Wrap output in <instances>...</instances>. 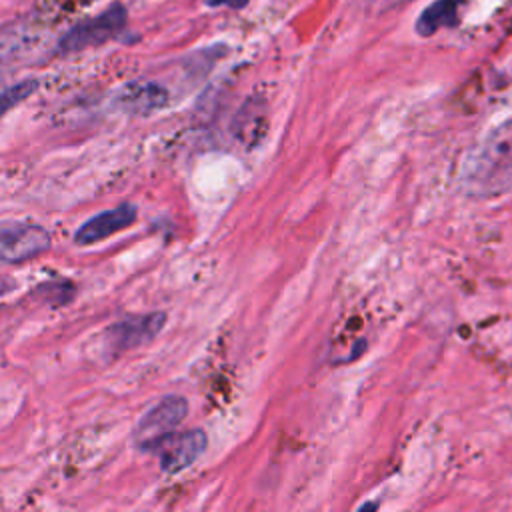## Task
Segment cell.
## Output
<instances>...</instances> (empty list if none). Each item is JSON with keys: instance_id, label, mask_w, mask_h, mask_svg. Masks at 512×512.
<instances>
[{"instance_id": "cell-1", "label": "cell", "mask_w": 512, "mask_h": 512, "mask_svg": "<svg viewBox=\"0 0 512 512\" xmlns=\"http://www.w3.org/2000/svg\"><path fill=\"white\" fill-rule=\"evenodd\" d=\"M126 8L122 4H110L104 12L72 26L58 42L60 54H74L90 46L104 44L118 36L126 26Z\"/></svg>"}, {"instance_id": "cell-2", "label": "cell", "mask_w": 512, "mask_h": 512, "mask_svg": "<svg viewBox=\"0 0 512 512\" xmlns=\"http://www.w3.org/2000/svg\"><path fill=\"white\" fill-rule=\"evenodd\" d=\"M188 402L182 396H166L142 414L134 428V444L140 450H154L184 422Z\"/></svg>"}, {"instance_id": "cell-3", "label": "cell", "mask_w": 512, "mask_h": 512, "mask_svg": "<svg viewBox=\"0 0 512 512\" xmlns=\"http://www.w3.org/2000/svg\"><path fill=\"white\" fill-rule=\"evenodd\" d=\"M50 248V234L28 222H0V264H16Z\"/></svg>"}, {"instance_id": "cell-4", "label": "cell", "mask_w": 512, "mask_h": 512, "mask_svg": "<svg viewBox=\"0 0 512 512\" xmlns=\"http://www.w3.org/2000/svg\"><path fill=\"white\" fill-rule=\"evenodd\" d=\"M166 324L164 312H148L138 316L122 318L120 322L112 324L106 332V342L114 352L132 350L150 342Z\"/></svg>"}, {"instance_id": "cell-5", "label": "cell", "mask_w": 512, "mask_h": 512, "mask_svg": "<svg viewBox=\"0 0 512 512\" xmlns=\"http://www.w3.org/2000/svg\"><path fill=\"white\" fill-rule=\"evenodd\" d=\"M206 448V434L202 430H188L182 434H170L154 450L160 456L164 472L174 474L192 466Z\"/></svg>"}, {"instance_id": "cell-6", "label": "cell", "mask_w": 512, "mask_h": 512, "mask_svg": "<svg viewBox=\"0 0 512 512\" xmlns=\"http://www.w3.org/2000/svg\"><path fill=\"white\" fill-rule=\"evenodd\" d=\"M136 220V208L132 204H120L116 208L104 210L90 220H86L74 234L76 244L88 246L100 242L124 228H128Z\"/></svg>"}, {"instance_id": "cell-7", "label": "cell", "mask_w": 512, "mask_h": 512, "mask_svg": "<svg viewBox=\"0 0 512 512\" xmlns=\"http://www.w3.org/2000/svg\"><path fill=\"white\" fill-rule=\"evenodd\" d=\"M116 104L132 114H150L168 104V92L154 82H134L118 92Z\"/></svg>"}, {"instance_id": "cell-8", "label": "cell", "mask_w": 512, "mask_h": 512, "mask_svg": "<svg viewBox=\"0 0 512 512\" xmlns=\"http://www.w3.org/2000/svg\"><path fill=\"white\" fill-rule=\"evenodd\" d=\"M466 0H436L416 20L420 36H432L440 28L458 26L460 12Z\"/></svg>"}, {"instance_id": "cell-9", "label": "cell", "mask_w": 512, "mask_h": 512, "mask_svg": "<svg viewBox=\"0 0 512 512\" xmlns=\"http://www.w3.org/2000/svg\"><path fill=\"white\" fill-rule=\"evenodd\" d=\"M34 90H36V82H34V80H24V82H18V84L6 88V90L0 94V114H4V112L10 110L12 106H16V104L22 102L24 98H28Z\"/></svg>"}, {"instance_id": "cell-10", "label": "cell", "mask_w": 512, "mask_h": 512, "mask_svg": "<svg viewBox=\"0 0 512 512\" xmlns=\"http://www.w3.org/2000/svg\"><path fill=\"white\" fill-rule=\"evenodd\" d=\"M14 288H16V280H14V278H10V276L0 274V296L10 294Z\"/></svg>"}, {"instance_id": "cell-11", "label": "cell", "mask_w": 512, "mask_h": 512, "mask_svg": "<svg viewBox=\"0 0 512 512\" xmlns=\"http://www.w3.org/2000/svg\"><path fill=\"white\" fill-rule=\"evenodd\" d=\"M248 0H208L210 6H230V8H244Z\"/></svg>"}, {"instance_id": "cell-12", "label": "cell", "mask_w": 512, "mask_h": 512, "mask_svg": "<svg viewBox=\"0 0 512 512\" xmlns=\"http://www.w3.org/2000/svg\"><path fill=\"white\" fill-rule=\"evenodd\" d=\"M374 4H378V6H390V4H396V2H400V0H372Z\"/></svg>"}]
</instances>
